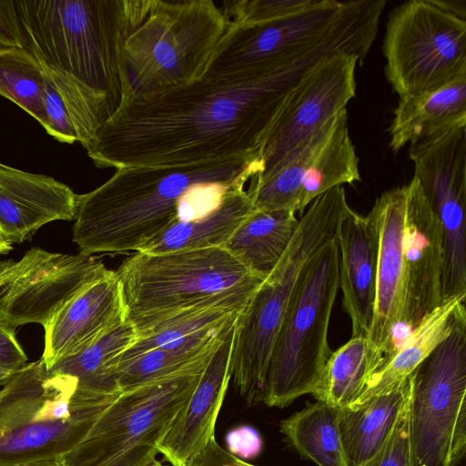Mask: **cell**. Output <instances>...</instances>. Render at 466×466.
<instances>
[{
  "label": "cell",
  "instance_id": "1",
  "mask_svg": "<svg viewBox=\"0 0 466 466\" xmlns=\"http://www.w3.org/2000/svg\"><path fill=\"white\" fill-rule=\"evenodd\" d=\"M319 60V59H318ZM317 60H265L207 72L190 83L124 101L86 147L98 167H175L259 150L289 87Z\"/></svg>",
  "mask_w": 466,
  "mask_h": 466
},
{
  "label": "cell",
  "instance_id": "2",
  "mask_svg": "<svg viewBox=\"0 0 466 466\" xmlns=\"http://www.w3.org/2000/svg\"><path fill=\"white\" fill-rule=\"evenodd\" d=\"M262 170L259 150L175 167H126L79 195L73 241L79 253L137 252L183 215L189 198L209 184L236 186Z\"/></svg>",
  "mask_w": 466,
  "mask_h": 466
},
{
  "label": "cell",
  "instance_id": "3",
  "mask_svg": "<svg viewBox=\"0 0 466 466\" xmlns=\"http://www.w3.org/2000/svg\"><path fill=\"white\" fill-rule=\"evenodd\" d=\"M115 271L137 338L200 311L241 312L266 279L224 247L135 252Z\"/></svg>",
  "mask_w": 466,
  "mask_h": 466
},
{
  "label": "cell",
  "instance_id": "4",
  "mask_svg": "<svg viewBox=\"0 0 466 466\" xmlns=\"http://www.w3.org/2000/svg\"><path fill=\"white\" fill-rule=\"evenodd\" d=\"M28 48L36 57L122 102L121 46L148 0H15ZM116 113V112H115Z\"/></svg>",
  "mask_w": 466,
  "mask_h": 466
},
{
  "label": "cell",
  "instance_id": "5",
  "mask_svg": "<svg viewBox=\"0 0 466 466\" xmlns=\"http://www.w3.org/2000/svg\"><path fill=\"white\" fill-rule=\"evenodd\" d=\"M343 186L316 198L283 256L238 313L231 351V380L247 400L262 396L271 350L294 293L317 252L336 238L349 208Z\"/></svg>",
  "mask_w": 466,
  "mask_h": 466
},
{
  "label": "cell",
  "instance_id": "6",
  "mask_svg": "<svg viewBox=\"0 0 466 466\" xmlns=\"http://www.w3.org/2000/svg\"><path fill=\"white\" fill-rule=\"evenodd\" d=\"M116 396L85 392L41 359L26 363L0 389V466L59 461Z\"/></svg>",
  "mask_w": 466,
  "mask_h": 466
},
{
  "label": "cell",
  "instance_id": "7",
  "mask_svg": "<svg viewBox=\"0 0 466 466\" xmlns=\"http://www.w3.org/2000/svg\"><path fill=\"white\" fill-rule=\"evenodd\" d=\"M227 27L212 0H148L121 46V104L202 77Z\"/></svg>",
  "mask_w": 466,
  "mask_h": 466
},
{
  "label": "cell",
  "instance_id": "8",
  "mask_svg": "<svg viewBox=\"0 0 466 466\" xmlns=\"http://www.w3.org/2000/svg\"><path fill=\"white\" fill-rule=\"evenodd\" d=\"M386 5V0H315L303 12L280 21L254 26L228 24L206 73L339 52L356 56L362 66Z\"/></svg>",
  "mask_w": 466,
  "mask_h": 466
},
{
  "label": "cell",
  "instance_id": "9",
  "mask_svg": "<svg viewBox=\"0 0 466 466\" xmlns=\"http://www.w3.org/2000/svg\"><path fill=\"white\" fill-rule=\"evenodd\" d=\"M339 289L336 238L312 258L294 293L274 342L263 403L284 408L314 394L332 353L328 330Z\"/></svg>",
  "mask_w": 466,
  "mask_h": 466
},
{
  "label": "cell",
  "instance_id": "10",
  "mask_svg": "<svg viewBox=\"0 0 466 466\" xmlns=\"http://www.w3.org/2000/svg\"><path fill=\"white\" fill-rule=\"evenodd\" d=\"M205 368L122 390L58 461L62 466H147L157 460L161 441Z\"/></svg>",
  "mask_w": 466,
  "mask_h": 466
},
{
  "label": "cell",
  "instance_id": "11",
  "mask_svg": "<svg viewBox=\"0 0 466 466\" xmlns=\"http://www.w3.org/2000/svg\"><path fill=\"white\" fill-rule=\"evenodd\" d=\"M466 310L412 373L410 442L413 466H455L466 450Z\"/></svg>",
  "mask_w": 466,
  "mask_h": 466
},
{
  "label": "cell",
  "instance_id": "12",
  "mask_svg": "<svg viewBox=\"0 0 466 466\" xmlns=\"http://www.w3.org/2000/svg\"><path fill=\"white\" fill-rule=\"evenodd\" d=\"M385 76L400 98L466 76V20L432 0H410L390 14L382 46Z\"/></svg>",
  "mask_w": 466,
  "mask_h": 466
},
{
  "label": "cell",
  "instance_id": "13",
  "mask_svg": "<svg viewBox=\"0 0 466 466\" xmlns=\"http://www.w3.org/2000/svg\"><path fill=\"white\" fill-rule=\"evenodd\" d=\"M357 66L356 56L334 53L317 60L298 78L262 138V171L257 176L271 170L299 143L345 109L356 95Z\"/></svg>",
  "mask_w": 466,
  "mask_h": 466
},
{
  "label": "cell",
  "instance_id": "14",
  "mask_svg": "<svg viewBox=\"0 0 466 466\" xmlns=\"http://www.w3.org/2000/svg\"><path fill=\"white\" fill-rule=\"evenodd\" d=\"M106 268L93 256L32 248L8 266L0 284V327L15 334L29 323L45 328L53 316Z\"/></svg>",
  "mask_w": 466,
  "mask_h": 466
},
{
  "label": "cell",
  "instance_id": "15",
  "mask_svg": "<svg viewBox=\"0 0 466 466\" xmlns=\"http://www.w3.org/2000/svg\"><path fill=\"white\" fill-rule=\"evenodd\" d=\"M406 189L401 324L412 329L442 302L443 240L441 223L415 177Z\"/></svg>",
  "mask_w": 466,
  "mask_h": 466
},
{
  "label": "cell",
  "instance_id": "16",
  "mask_svg": "<svg viewBox=\"0 0 466 466\" xmlns=\"http://www.w3.org/2000/svg\"><path fill=\"white\" fill-rule=\"evenodd\" d=\"M127 320L120 281L116 271L106 268L71 298L44 328L41 360L49 370Z\"/></svg>",
  "mask_w": 466,
  "mask_h": 466
},
{
  "label": "cell",
  "instance_id": "17",
  "mask_svg": "<svg viewBox=\"0 0 466 466\" xmlns=\"http://www.w3.org/2000/svg\"><path fill=\"white\" fill-rule=\"evenodd\" d=\"M406 185L382 193L369 212L378 230L374 316L369 339L388 356L404 307L403 230Z\"/></svg>",
  "mask_w": 466,
  "mask_h": 466
},
{
  "label": "cell",
  "instance_id": "18",
  "mask_svg": "<svg viewBox=\"0 0 466 466\" xmlns=\"http://www.w3.org/2000/svg\"><path fill=\"white\" fill-rule=\"evenodd\" d=\"M78 199L51 177L0 163V235L9 244L30 239L49 222L75 219Z\"/></svg>",
  "mask_w": 466,
  "mask_h": 466
},
{
  "label": "cell",
  "instance_id": "19",
  "mask_svg": "<svg viewBox=\"0 0 466 466\" xmlns=\"http://www.w3.org/2000/svg\"><path fill=\"white\" fill-rule=\"evenodd\" d=\"M232 338L233 329L209 360L158 446V453L172 466H185L215 438L216 421L231 380Z\"/></svg>",
  "mask_w": 466,
  "mask_h": 466
},
{
  "label": "cell",
  "instance_id": "20",
  "mask_svg": "<svg viewBox=\"0 0 466 466\" xmlns=\"http://www.w3.org/2000/svg\"><path fill=\"white\" fill-rule=\"evenodd\" d=\"M339 289L351 321V338L369 337L375 307L378 230L370 214L348 208L336 235Z\"/></svg>",
  "mask_w": 466,
  "mask_h": 466
},
{
  "label": "cell",
  "instance_id": "21",
  "mask_svg": "<svg viewBox=\"0 0 466 466\" xmlns=\"http://www.w3.org/2000/svg\"><path fill=\"white\" fill-rule=\"evenodd\" d=\"M36 58L44 72L46 131L59 142L78 141L86 148L116 108L104 93Z\"/></svg>",
  "mask_w": 466,
  "mask_h": 466
},
{
  "label": "cell",
  "instance_id": "22",
  "mask_svg": "<svg viewBox=\"0 0 466 466\" xmlns=\"http://www.w3.org/2000/svg\"><path fill=\"white\" fill-rule=\"evenodd\" d=\"M390 127L394 152L408 143L466 125V76L432 91L400 98Z\"/></svg>",
  "mask_w": 466,
  "mask_h": 466
},
{
  "label": "cell",
  "instance_id": "23",
  "mask_svg": "<svg viewBox=\"0 0 466 466\" xmlns=\"http://www.w3.org/2000/svg\"><path fill=\"white\" fill-rule=\"evenodd\" d=\"M244 186L229 188L218 205L207 213L188 220H176L137 252L158 254L224 247L254 209Z\"/></svg>",
  "mask_w": 466,
  "mask_h": 466
},
{
  "label": "cell",
  "instance_id": "24",
  "mask_svg": "<svg viewBox=\"0 0 466 466\" xmlns=\"http://www.w3.org/2000/svg\"><path fill=\"white\" fill-rule=\"evenodd\" d=\"M465 296L442 300L440 306L415 326L400 349L385 359L381 367L370 378L362 394L351 406L385 394L408 379L451 334L458 309L464 303Z\"/></svg>",
  "mask_w": 466,
  "mask_h": 466
},
{
  "label": "cell",
  "instance_id": "25",
  "mask_svg": "<svg viewBox=\"0 0 466 466\" xmlns=\"http://www.w3.org/2000/svg\"><path fill=\"white\" fill-rule=\"evenodd\" d=\"M411 390L412 374L385 394L339 409V427L348 466H360L382 446Z\"/></svg>",
  "mask_w": 466,
  "mask_h": 466
},
{
  "label": "cell",
  "instance_id": "26",
  "mask_svg": "<svg viewBox=\"0 0 466 466\" xmlns=\"http://www.w3.org/2000/svg\"><path fill=\"white\" fill-rule=\"evenodd\" d=\"M299 219L289 210H255L224 248L251 272L267 278L289 247Z\"/></svg>",
  "mask_w": 466,
  "mask_h": 466
},
{
  "label": "cell",
  "instance_id": "27",
  "mask_svg": "<svg viewBox=\"0 0 466 466\" xmlns=\"http://www.w3.org/2000/svg\"><path fill=\"white\" fill-rule=\"evenodd\" d=\"M137 339L136 329L127 320L84 350L62 359L49 370L74 378L85 392L118 395L122 391L119 385L121 360Z\"/></svg>",
  "mask_w": 466,
  "mask_h": 466
},
{
  "label": "cell",
  "instance_id": "28",
  "mask_svg": "<svg viewBox=\"0 0 466 466\" xmlns=\"http://www.w3.org/2000/svg\"><path fill=\"white\" fill-rule=\"evenodd\" d=\"M384 361L369 337L351 338L330 354L314 398L339 410L351 406Z\"/></svg>",
  "mask_w": 466,
  "mask_h": 466
},
{
  "label": "cell",
  "instance_id": "29",
  "mask_svg": "<svg viewBox=\"0 0 466 466\" xmlns=\"http://www.w3.org/2000/svg\"><path fill=\"white\" fill-rule=\"evenodd\" d=\"M334 117L299 143L271 170L250 178L247 191L255 210H289L297 213L305 173L329 137Z\"/></svg>",
  "mask_w": 466,
  "mask_h": 466
},
{
  "label": "cell",
  "instance_id": "30",
  "mask_svg": "<svg viewBox=\"0 0 466 466\" xmlns=\"http://www.w3.org/2000/svg\"><path fill=\"white\" fill-rule=\"evenodd\" d=\"M360 180L359 157L350 137L345 108L335 116L329 137L305 173L297 212L302 215L316 198L328 190Z\"/></svg>",
  "mask_w": 466,
  "mask_h": 466
},
{
  "label": "cell",
  "instance_id": "31",
  "mask_svg": "<svg viewBox=\"0 0 466 466\" xmlns=\"http://www.w3.org/2000/svg\"><path fill=\"white\" fill-rule=\"evenodd\" d=\"M339 410L317 400L280 423L299 454L318 466H348L339 427Z\"/></svg>",
  "mask_w": 466,
  "mask_h": 466
},
{
  "label": "cell",
  "instance_id": "32",
  "mask_svg": "<svg viewBox=\"0 0 466 466\" xmlns=\"http://www.w3.org/2000/svg\"><path fill=\"white\" fill-rule=\"evenodd\" d=\"M228 334L177 348L152 349L121 361L119 367L121 390L204 369Z\"/></svg>",
  "mask_w": 466,
  "mask_h": 466
},
{
  "label": "cell",
  "instance_id": "33",
  "mask_svg": "<svg viewBox=\"0 0 466 466\" xmlns=\"http://www.w3.org/2000/svg\"><path fill=\"white\" fill-rule=\"evenodd\" d=\"M45 79L42 66L26 47H0V95L18 105L45 128Z\"/></svg>",
  "mask_w": 466,
  "mask_h": 466
},
{
  "label": "cell",
  "instance_id": "34",
  "mask_svg": "<svg viewBox=\"0 0 466 466\" xmlns=\"http://www.w3.org/2000/svg\"><path fill=\"white\" fill-rule=\"evenodd\" d=\"M238 313L209 309L184 316L137 338L121 361L156 348H177L223 337L233 329Z\"/></svg>",
  "mask_w": 466,
  "mask_h": 466
},
{
  "label": "cell",
  "instance_id": "35",
  "mask_svg": "<svg viewBox=\"0 0 466 466\" xmlns=\"http://www.w3.org/2000/svg\"><path fill=\"white\" fill-rule=\"evenodd\" d=\"M315 0H228L221 11L230 25L254 26L280 21L309 8Z\"/></svg>",
  "mask_w": 466,
  "mask_h": 466
},
{
  "label": "cell",
  "instance_id": "36",
  "mask_svg": "<svg viewBox=\"0 0 466 466\" xmlns=\"http://www.w3.org/2000/svg\"><path fill=\"white\" fill-rule=\"evenodd\" d=\"M410 396L411 393L401 407L385 442L360 466H413L410 442Z\"/></svg>",
  "mask_w": 466,
  "mask_h": 466
},
{
  "label": "cell",
  "instance_id": "37",
  "mask_svg": "<svg viewBox=\"0 0 466 466\" xmlns=\"http://www.w3.org/2000/svg\"><path fill=\"white\" fill-rule=\"evenodd\" d=\"M0 47H26L15 0H0Z\"/></svg>",
  "mask_w": 466,
  "mask_h": 466
},
{
  "label": "cell",
  "instance_id": "38",
  "mask_svg": "<svg viewBox=\"0 0 466 466\" xmlns=\"http://www.w3.org/2000/svg\"><path fill=\"white\" fill-rule=\"evenodd\" d=\"M185 466H255L223 449L213 438Z\"/></svg>",
  "mask_w": 466,
  "mask_h": 466
},
{
  "label": "cell",
  "instance_id": "39",
  "mask_svg": "<svg viewBox=\"0 0 466 466\" xmlns=\"http://www.w3.org/2000/svg\"><path fill=\"white\" fill-rule=\"evenodd\" d=\"M27 357L15 334L0 327V367L16 371L26 364Z\"/></svg>",
  "mask_w": 466,
  "mask_h": 466
},
{
  "label": "cell",
  "instance_id": "40",
  "mask_svg": "<svg viewBox=\"0 0 466 466\" xmlns=\"http://www.w3.org/2000/svg\"><path fill=\"white\" fill-rule=\"evenodd\" d=\"M229 437V436H228ZM240 441L239 443L230 445L231 450H235L243 457H251L259 452L261 448V440L258 434L250 428H243L240 431H235L230 433V437Z\"/></svg>",
  "mask_w": 466,
  "mask_h": 466
},
{
  "label": "cell",
  "instance_id": "41",
  "mask_svg": "<svg viewBox=\"0 0 466 466\" xmlns=\"http://www.w3.org/2000/svg\"><path fill=\"white\" fill-rule=\"evenodd\" d=\"M442 10L466 20L465 0H432Z\"/></svg>",
  "mask_w": 466,
  "mask_h": 466
},
{
  "label": "cell",
  "instance_id": "42",
  "mask_svg": "<svg viewBox=\"0 0 466 466\" xmlns=\"http://www.w3.org/2000/svg\"><path fill=\"white\" fill-rule=\"evenodd\" d=\"M13 466H62L58 461H37Z\"/></svg>",
  "mask_w": 466,
  "mask_h": 466
},
{
  "label": "cell",
  "instance_id": "43",
  "mask_svg": "<svg viewBox=\"0 0 466 466\" xmlns=\"http://www.w3.org/2000/svg\"><path fill=\"white\" fill-rule=\"evenodd\" d=\"M15 371L0 367V387L5 384L14 375Z\"/></svg>",
  "mask_w": 466,
  "mask_h": 466
},
{
  "label": "cell",
  "instance_id": "44",
  "mask_svg": "<svg viewBox=\"0 0 466 466\" xmlns=\"http://www.w3.org/2000/svg\"><path fill=\"white\" fill-rule=\"evenodd\" d=\"M12 249L11 244L6 242L0 235V255H5Z\"/></svg>",
  "mask_w": 466,
  "mask_h": 466
},
{
  "label": "cell",
  "instance_id": "45",
  "mask_svg": "<svg viewBox=\"0 0 466 466\" xmlns=\"http://www.w3.org/2000/svg\"><path fill=\"white\" fill-rule=\"evenodd\" d=\"M10 260L0 259V271L9 264Z\"/></svg>",
  "mask_w": 466,
  "mask_h": 466
},
{
  "label": "cell",
  "instance_id": "46",
  "mask_svg": "<svg viewBox=\"0 0 466 466\" xmlns=\"http://www.w3.org/2000/svg\"><path fill=\"white\" fill-rule=\"evenodd\" d=\"M147 466H164L159 461H153L152 462H150L149 464H147Z\"/></svg>",
  "mask_w": 466,
  "mask_h": 466
}]
</instances>
